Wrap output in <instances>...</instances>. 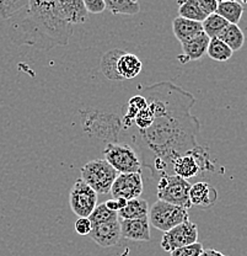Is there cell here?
Segmentation results:
<instances>
[{
    "label": "cell",
    "instance_id": "obj_1",
    "mask_svg": "<svg viewBox=\"0 0 247 256\" xmlns=\"http://www.w3.org/2000/svg\"><path fill=\"white\" fill-rule=\"evenodd\" d=\"M140 95L147 98L154 114L151 126L139 132L143 146L153 156L148 168L153 178L166 175L175 159L197 146L196 136L201 124L190 114L196 98L171 82L143 88Z\"/></svg>",
    "mask_w": 247,
    "mask_h": 256
},
{
    "label": "cell",
    "instance_id": "obj_2",
    "mask_svg": "<svg viewBox=\"0 0 247 256\" xmlns=\"http://www.w3.org/2000/svg\"><path fill=\"white\" fill-rule=\"evenodd\" d=\"M22 12L12 25V41L43 50L68 44L73 25L63 18L59 2L31 0Z\"/></svg>",
    "mask_w": 247,
    "mask_h": 256
},
{
    "label": "cell",
    "instance_id": "obj_3",
    "mask_svg": "<svg viewBox=\"0 0 247 256\" xmlns=\"http://www.w3.org/2000/svg\"><path fill=\"white\" fill-rule=\"evenodd\" d=\"M81 178L96 194H108L111 192L118 172L113 169L105 159H95L86 162L81 168Z\"/></svg>",
    "mask_w": 247,
    "mask_h": 256
},
{
    "label": "cell",
    "instance_id": "obj_4",
    "mask_svg": "<svg viewBox=\"0 0 247 256\" xmlns=\"http://www.w3.org/2000/svg\"><path fill=\"white\" fill-rule=\"evenodd\" d=\"M103 156L118 174H142V162L129 144H107L103 150Z\"/></svg>",
    "mask_w": 247,
    "mask_h": 256
},
{
    "label": "cell",
    "instance_id": "obj_5",
    "mask_svg": "<svg viewBox=\"0 0 247 256\" xmlns=\"http://www.w3.org/2000/svg\"><path fill=\"white\" fill-rule=\"evenodd\" d=\"M191 188L192 185L180 176L163 175L159 178L158 197L160 201L188 210L192 207L190 200Z\"/></svg>",
    "mask_w": 247,
    "mask_h": 256
},
{
    "label": "cell",
    "instance_id": "obj_6",
    "mask_svg": "<svg viewBox=\"0 0 247 256\" xmlns=\"http://www.w3.org/2000/svg\"><path fill=\"white\" fill-rule=\"evenodd\" d=\"M188 220H190V214L187 210L160 200H158L149 210V223L164 233Z\"/></svg>",
    "mask_w": 247,
    "mask_h": 256
},
{
    "label": "cell",
    "instance_id": "obj_7",
    "mask_svg": "<svg viewBox=\"0 0 247 256\" xmlns=\"http://www.w3.org/2000/svg\"><path fill=\"white\" fill-rule=\"evenodd\" d=\"M204 170L213 172L214 165L212 164L208 152L203 146H198L188 153L175 159L174 164H172L174 175L180 176L185 180L195 178L196 175H198L201 172H204Z\"/></svg>",
    "mask_w": 247,
    "mask_h": 256
},
{
    "label": "cell",
    "instance_id": "obj_8",
    "mask_svg": "<svg viewBox=\"0 0 247 256\" xmlns=\"http://www.w3.org/2000/svg\"><path fill=\"white\" fill-rule=\"evenodd\" d=\"M70 208L79 218L90 217L97 206V194L82 178H78L69 194Z\"/></svg>",
    "mask_w": 247,
    "mask_h": 256
},
{
    "label": "cell",
    "instance_id": "obj_9",
    "mask_svg": "<svg viewBox=\"0 0 247 256\" xmlns=\"http://www.w3.org/2000/svg\"><path fill=\"white\" fill-rule=\"evenodd\" d=\"M196 242H198V226L196 223L188 220L164 233L160 245L165 252H172L174 250Z\"/></svg>",
    "mask_w": 247,
    "mask_h": 256
},
{
    "label": "cell",
    "instance_id": "obj_10",
    "mask_svg": "<svg viewBox=\"0 0 247 256\" xmlns=\"http://www.w3.org/2000/svg\"><path fill=\"white\" fill-rule=\"evenodd\" d=\"M143 190L144 186H143L142 174H119L111 188V194L113 198L131 201V200L139 198Z\"/></svg>",
    "mask_w": 247,
    "mask_h": 256
},
{
    "label": "cell",
    "instance_id": "obj_11",
    "mask_svg": "<svg viewBox=\"0 0 247 256\" xmlns=\"http://www.w3.org/2000/svg\"><path fill=\"white\" fill-rule=\"evenodd\" d=\"M90 238L102 248L115 246L122 238L121 220H117L107 223L94 224Z\"/></svg>",
    "mask_w": 247,
    "mask_h": 256
},
{
    "label": "cell",
    "instance_id": "obj_12",
    "mask_svg": "<svg viewBox=\"0 0 247 256\" xmlns=\"http://www.w3.org/2000/svg\"><path fill=\"white\" fill-rule=\"evenodd\" d=\"M209 42H211V38L204 32L195 38L182 42V54L177 56V60L182 64L201 60L204 54H207Z\"/></svg>",
    "mask_w": 247,
    "mask_h": 256
},
{
    "label": "cell",
    "instance_id": "obj_13",
    "mask_svg": "<svg viewBox=\"0 0 247 256\" xmlns=\"http://www.w3.org/2000/svg\"><path fill=\"white\" fill-rule=\"evenodd\" d=\"M190 200L192 206L202 208V210H208L217 204L218 191L214 186L201 181L191 188Z\"/></svg>",
    "mask_w": 247,
    "mask_h": 256
},
{
    "label": "cell",
    "instance_id": "obj_14",
    "mask_svg": "<svg viewBox=\"0 0 247 256\" xmlns=\"http://www.w3.org/2000/svg\"><path fill=\"white\" fill-rule=\"evenodd\" d=\"M122 238L133 242H149L150 236V223L149 220H121Z\"/></svg>",
    "mask_w": 247,
    "mask_h": 256
},
{
    "label": "cell",
    "instance_id": "obj_15",
    "mask_svg": "<svg viewBox=\"0 0 247 256\" xmlns=\"http://www.w3.org/2000/svg\"><path fill=\"white\" fill-rule=\"evenodd\" d=\"M59 2V9L63 18L70 25H79L87 20V10L85 8L84 0H64Z\"/></svg>",
    "mask_w": 247,
    "mask_h": 256
},
{
    "label": "cell",
    "instance_id": "obj_16",
    "mask_svg": "<svg viewBox=\"0 0 247 256\" xmlns=\"http://www.w3.org/2000/svg\"><path fill=\"white\" fill-rule=\"evenodd\" d=\"M172 30H174L175 36L179 40L180 44L188 41V40L195 38L198 34L204 32L202 22L187 20V18H180V16H177V18L172 21Z\"/></svg>",
    "mask_w": 247,
    "mask_h": 256
},
{
    "label": "cell",
    "instance_id": "obj_17",
    "mask_svg": "<svg viewBox=\"0 0 247 256\" xmlns=\"http://www.w3.org/2000/svg\"><path fill=\"white\" fill-rule=\"evenodd\" d=\"M124 50H111L106 52L101 58L100 63V70L103 76L108 80H113V82H119L123 80L119 76L118 70H117V64H118L119 58L124 54Z\"/></svg>",
    "mask_w": 247,
    "mask_h": 256
},
{
    "label": "cell",
    "instance_id": "obj_18",
    "mask_svg": "<svg viewBox=\"0 0 247 256\" xmlns=\"http://www.w3.org/2000/svg\"><path fill=\"white\" fill-rule=\"evenodd\" d=\"M143 69V63L139 58L133 53L126 52L119 58L117 64V70L122 79H134L140 74Z\"/></svg>",
    "mask_w": 247,
    "mask_h": 256
},
{
    "label": "cell",
    "instance_id": "obj_19",
    "mask_svg": "<svg viewBox=\"0 0 247 256\" xmlns=\"http://www.w3.org/2000/svg\"><path fill=\"white\" fill-rule=\"evenodd\" d=\"M148 202L143 198H134L127 202V206L118 212V218L126 220H149Z\"/></svg>",
    "mask_w": 247,
    "mask_h": 256
},
{
    "label": "cell",
    "instance_id": "obj_20",
    "mask_svg": "<svg viewBox=\"0 0 247 256\" xmlns=\"http://www.w3.org/2000/svg\"><path fill=\"white\" fill-rule=\"evenodd\" d=\"M217 14L224 18L231 25H238L244 14V5L234 0H223L218 4Z\"/></svg>",
    "mask_w": 247,
    "mask_h": 256
},
{
    "label": "cell",
    "instance_id": "obj_21",
    "mask_svg": "<svg viewBox=\"0 0 247 256\" xmlns=\"http://www.w3.org/2000/svg\"><path fill=\"white\" fill-rule=\"evenodd\" d=\"M218 38L222 40L228 47H230L233 52L240 50L245 44V34L243 30L238 25H231V24L228 25V28L220 34Z\"/></svg>",
    "mask_w": 247,
    "mask_h": 256
},
{
    "label": "cell",
    "instance_id": "obj_22",
    "mask_svg": "<svg viewBox=\"0 0 247 256\" xmlns=\"http://www.w3.org/2000/svg\"><path fill=\"white\" fill-rule=\"evenodd\" d=\"M179 16L187 20L203 22L208 16L201 9L198 0H188V2H179Z\"/></svg>",
    "mask_w": 247,
    "mask_h": 256
},
{
    "label": "cell",
    "instance_id": "obj_23",
    "mask_svg": "<svg viewBox=\"0 0 247 256\" xmlns=\"http://www.w3.org/2000/svg\"><path fill=\"white\" fill-rule=\"evenodd\" d=\"M106 8L115 15H135L140 12V4L132 0H105Z\"/></svg>",
    "mask_w": 247,
    "mask_h": 256
},
{
    "label": "cell",
    "instance_id": "obj_24",
    "mask_svg": "<svg viewBox=\"0 0 247 256\" xmlns=\"http://www.w3.org/2000/svg\"><path fill=\"white\" fill-rule=\"evenodd\" d=\"M202 25H203L204 34H206L209 38H218V37L220 36V34L228 28L229 22L220 15L213 14L209 15L208 18L202 22Z\"/></svg>",
    "mask_w": 247,
    "mask_h": 256
},
{
    "label": "cell",
    "instance_id": "obj_25",
    "mask_svg": "<svg viewBox=\"0 0 247 256\" xmlns=\"http://www.w3.org/2000/svg\"><path fill=\"white\" fill-rule=\"evenodd\" d=\"M233 53L230 47H228L222 40L211 38L208 50H207V54L211 57V60H217V62H227L233 57Z\"/></svg>",
    "mask_w": 247,
    "mask_h": 256
},
{
    "label": "cell",
    "instance_id": "obj_26",
    "mask_svg": "<svg viewBox=\"0 0 247 256\" xmlns=\"http://www.w3.org/2000/svg\"><path fill=\"white\" fill-rule=\"evenodd\" d=\"M28 0H0V18L9 20L28 6Z\"/></svg>",
    "mask_w": 247,
    "mask_h": 256
},
{
    "label": "cell",
    "instance_id": "obj_27",
    "mask_svg": "<svg viewBox=\"0 0 247 256\" xmlns=\"http://www.w3.org/2000/svg\"><path fill=\"white\" fill-rule=\"evenodd\" d=\"M90 220L94 224H101V223H107L112 222V220H119L118 213L113 212L110 208L106 206V204H97L96 208L94 210V212L90 214Z\"/></svg>",
    "mask_w": 247,
    "mask_h": 256
},
{
    "label": "cell",
    "instance_id": "obj_28",
    "mask_svg": "<svg viewBox=\"0 0 247 256\" xmlns=\"http://www.w3.org/2000/svg\"><path fill=\"white\" fill-rule=\"evenodd\" d=\"M203 252V244L198 242H196V244L188 245V246H183L177 250H174V252H170V254H171V256H201Z\"/></svg>",
    "mask_w": 247,
    "mask_h": 256
},
{
    "label": "cell",
    "instance_id": "obj_29",
    "mask_svg": "<svg viewBox=\"0 0 247 256\" xmlns=\"http://www.w3.org/2000/svg\"><path fill=\"white\" fill-rule=\"evenodd\" d=\"M74 228H75V232L79 236H90L92 232V222L90 220L89 217L79 218L75 222V226H74Z\"/></svg>",
    "mask_w": 247,
    "mask_h": 256
},
{
    "label": "cell",
    "instance_id": "obj_30",
    "mask_svg": "<svg viewBox=\"0 0 247 256\" xmlns=\"http://www.w3.org/2000/svg\"><path fill=\"white\" fill-rule=\"evenodd\" d=\"M84 4L90 14H102L107 9L105 0H84Z\"/></svg>",
    "mask_w": 247,
    "mask_h": 256
},
{
    "label": "cell",
    "instance_id": "obj_31",
    "mask_svg": "<svg viewBox=\"0 0 247 256\" xmlns=\"http://www.w3.org/2000/svg\"><path fill=\"white\" fill-rule=\"evenodd\" d=\"M198 2L201 5V9L207 16L217 14L219 2H217V0H198Z\"/></svg>",
    "mask_w": 247,
    "mask_h": 256
},
{
    "label": "cell",
    "instance_id": "obj_32",
    "mask_svg": "<svg viewBox=\"0 0 247 256\" xmlns=\"http://www.w3.org/2000/svg\"><path fill=\"white\" fill-rule=\"evenodd\" d=\"M127 202L128 201H127V200H123V198H112V200H108V201H106L105 204L111 210L118 213L119 210H123V208L127 206Z\"/></svg>",
    "mask_w": 247,
    "mask_h": 256
},
{
    "label": "cell",
    "instance_id": "obj_33",
    "mask_svg": "<svg viewBox=\"0 0 247 256\" xmlns=\"http://www.w3.org/2000/svg\"><path fill=\"white\" fill-rule=\"evenodd\" d=\"M201 256H227V255L222 254V252H217V250L214 249H209V250H204Z\"/></svg>",
    "mask_w": 247,
    "mask_h": 256
}]
</instances>
